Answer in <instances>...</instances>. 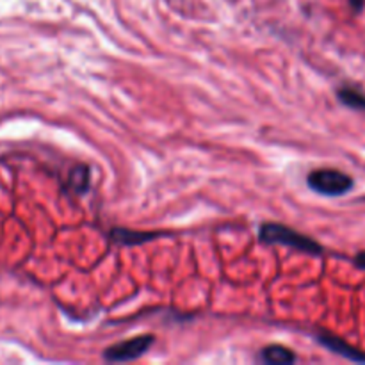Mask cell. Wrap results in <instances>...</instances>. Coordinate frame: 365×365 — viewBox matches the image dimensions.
Wrapping results in <instances>:
<instances>
[{
	"mask_svg": "<svg viewBox=\"0 0 365 365\" xmlns=\"http://www.w3.org/2000/svg\"><path fill=\"white\" fill-rule=\"evenodd\" d=\"M317 341H319L321 346L330 349L331 353L341 355L342 359H348L356 364H365V353L360 351V349H356L355 346L348 344L346 341H342L341 337H335V335L328 334V331H321V334L317 335Z\"/></svg>",
	"mask_w": 365,
	"mask_h": 365,
	"instance_id": "cell-4",
	"label": "cell"
},
{
	"mask_svg": "<svg viewBox=\"0 0 365 365\" xmlns=\"http://www.w3.org/2000/svg\"><path fill=\"white\" fill-rule=\"evenodd\" d=\"M349 6H351L353 11L360 13V11H362L364 6H365V0H349Z\"/></svg>",
	"mask_w": 365,
	"mask_h": 365,
	"instance_id": "cell-9",
	"label": "cell"
},
{
	"mask_svg": "<svg viewBox=\"0 0 365 365\" xmlns=\"http://www.w3.org/2000/svg\"><path fill=\"white\" fill-rule=\"evenodd\" d=\"M355 264L359 267H362V269H365V250L362 253H359V255L355 257Z\"/></svg>",
	"mask_w": 365,
	"mask_h": 365,
	"instance_id": "cell-10",
	"label": "cell"
},
{
	"mask_svg": "<svg viewBox=\"0 0 365 365\" xmlns=\"http://www.w3.org/2000/svg\"><path fill=\"white\" fill-rule=\"evenodd\" d=\"M89 184H91V173H89L88 166L78 164V166L71 168L66 182L68 191L75 192V195H84V192H88Z\"/></svg>",
	"mask_w": 365,
	"mask_h": 365,
	"instance_id": "cell-5",
	"label": "cell"
},
{
	"mask_svg": "<svg viewBox=\"0 0 365 365\" xmlns=\"http://www.w3.org/2000/svg\"><path fill=\"white\" fill-rule=\"evenodd\" d=\"M153 342H155V339L152 335H139V337L128 339V341L118 342V344L107 348L103 353V359L107 362H132V360H138L139 356L145 355L152 348Z\"/></svg>",
	"mask_w": 365,
	"mask_h": 365,
	"instance_id": "cell-3",
	"label": "cell"
},
{
	"mask_svg": "<svg viewBox=\"0 0 365 365\" xmlns=\"http://www.w3.org/2000/svg\"><path fill=\"white\" fill-rule=\"evenodd\" d=\"M307 184L312 191L323 196H342L355 185L348 173L339 170H314L307 177Z\"/></svg>",
	"mask_w": 365,
	"mask_h": 365,
	"instance_id": "cell-2",
	"label": "cell"
},
{
	"mask_svg": "<svg viewBox=\"0 0 365 365\" xmlns=\"http://www.w3.org/2000/svg\"><path fill=\"white\" fill-rule=\"evenodd\" d=\"M110 237H113V241L120 242V245L130 246L152 241V239H155V234H141V232H130L123 230V228H116V230L110 232Z\"/></svg>",
	"mask_w": 365,
	"mask_h": 365,
	"instance_id": "cell-8",
	"label": "cell"
},
{
	"mask_svg": "<svg viewBox=\"0 0 365 365\" xmlns=\"http://www.w3.org/2000/svg\"><path fill=\"white\" fill-rule=\"evenodd\" d=\"M337 98L349 109L365 110V93L355 86H342L337 91Z\"/></svg>",
	"mask_w": 365,
	"mask_h": 365,
	"instance_id": "cell-7",
	"label": "cell"
},
{
	"mask_svg": "<svg viewBox=\"0 0 365 365\" xmlns=\"http://www.w3.org/2000/svg\"><path fill=\"white\" fill-rule=\"evenodd\" d=\"M259 239L266 245H280L287 246V248L298 250L303 253H314V255H321L323 246L316 242L314 239L307 237V235L299 234V232L292 230V228L285 227L280 223H266L260 227Z\"/></svg>",
	"mask_w": 365,
	"mask_h": 365,
	"instance_id": "cell-1",
	"label": "cell"
},
{
	"mask_svg": "<svg viewBox=\"0 0 365 365\" xmlns=\"http://www.w3.org/2000/svg\"><path fill=\"white\" fill-rule=\"evenodd\" d=\"M260 359L266 364L273 365H289L296 362V355L291 351V349L284 348V346H267V348L262 349L260 353Z\"/></svg>",
	"mask_w": 365,
	"mask_h": 365,
	"instance_id": "cell-6",
	"label": "cell"
}]
</instances>
